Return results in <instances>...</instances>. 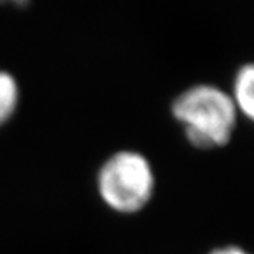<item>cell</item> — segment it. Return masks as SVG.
<instances>
[{"instance_id": "obj_3", "label": "cell", "mask_w": 254, "mask_h": 254, "mask_svg": "<svg viewBox=\"0 0 254 254\" xmlns=\"http://www.w3.org/2000/svg\"><path fill=\"white\" fill-rule=\"evenodd\" d=\"M232 98L236 109L254 122V63L245 64L237 71Z\"/></svg>"}, {"instance_id": "obj_2", "label": "cell", "mask_w": 254, "mask_h": 254, "mask_svg": "<svg viewBox=\"0 0 254 254\" xmlns=\"http://www.w3.org/2000/svg\"><path fill=\"white\" fill-rule=\"evenodd\" d=\"M96 187L102 200L112 210L133 215L143 210L154 195V171L143 154L119 151L100 167Z\"/></svg>"}, {"instance_id": "obj_4", "label": "cell", "mask_w": 254, "mask_h": 254, "mask_svg": "<svg viewBox=\"0 0 254 254\" xmlns=\"http://www.w3.org/2000/svg\"><path fill=\"white\" fill-rule=\"evenodd\" d=\"M17 106V82L10 73L0 71V127L13 118Z\"/></svg>"}, {"instance_id": "obj_5", "label": "cell", "mask_w": 254, "mask_h": 254, "mask_svg": "<svg viewBox=\"0 0 254 254\" xmlns=\"http://www.w3.org/2000/svg\"><path fill=\"white\" fill-rule=\"evenodd\" d=\"M210 254H250L247 253L246 250L237 247V246H227V247H220V249H216L213 250Z\"/></svg>"}, {"instance_id": "obj_1", "label": "cell", "mask_w": 254, "mask_h": 254, "mask_svg": "<svg viewBox=\"0 0 254 254\" xmlns=\"http://www.w3.org/2000/svg\"><path fill=\"white\" fill-rule=\"evenodd\" d=\"M173 116L184 127L190 144L199 150L225 145L235 131L233 98L213 85H195L174 100Z\"/></svg>"}]
</instances>
